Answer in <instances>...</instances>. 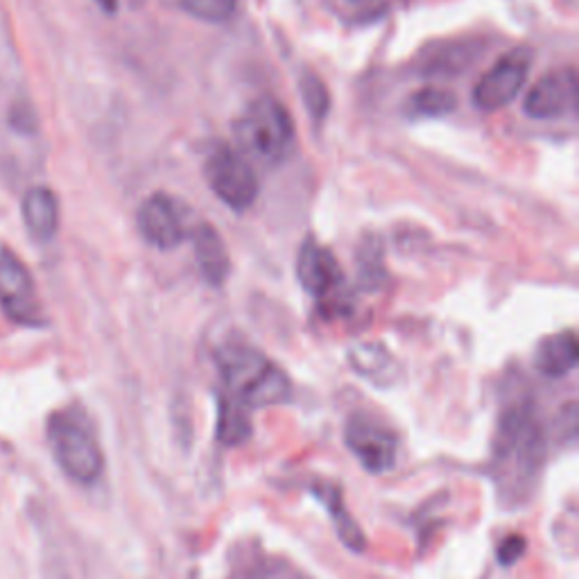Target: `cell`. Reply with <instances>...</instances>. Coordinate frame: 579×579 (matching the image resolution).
I'll list each match as a JSON object with an SVG mask.
<instances>
[{
	"label": "cell",
	"instance_id": "8",
	"mask_svg": "<svg viewBox=\"0 0 579 579\" xmlns=\"http://www.w3.org/2000/svg\"><path fill=\"white\" fill-rule=\"evenodd\" d=\"M532 67V54L526 48H516L478 80L474 89V102L485 111H498L507 106L520 89L526 87Z\"/></svg>",
	"mask_w": 579,
	"mask_h": 579
},
{
	"label": "cell",
	"instance_id": "13",
	"mask_svg": "<svg viewBox=\"0 0 579 579\" xmlns=\"http://www.w3.org/2000/svg\"><path fill=\"white\" fill-rule=\"evenodd\" d=\"M579 346L575 331H561L539 342L535 352V367L548 378H561L577 367Z\"/></svg>",
	"mask_w": 579,
	"mask_h": 579
},
{
	"label": "cell",
	"instance_id": "1",
	"mask_svg": "<svg viewBox=\"0 0 579 579\" xmlns=\"http://www.w3.org/2000/svg\"><path fill=\"white\" fill-rule=\"evenodd\" d=\"M546 461V439L532 405H514L498 428L494 478L509 505L524 502L535 491Z\"/></svg>",
	"mask_w": 579,
	"mask_h": 579
},
{
	"label": "cell",
	"instance_id": "20",
	"mask_svg": "<svg viewBox=\"0 0 579 579\" xmlns=\"http://www.w3.org/2000/svg\"><path fill=\"white\" fill-rule=\"evenodd\" d=\"M302 95H304L306 109L313 113V119L324 121V115L328 113V91L315 73L302 75Z\"/></svg>",
	"mask_w": 579,
	"mask_h": 579
},
{
	"label": "cell",
	"instance_id": "14",
	"mask_svg": "<svg viewBox=\"0 0 579 579\" xmlns=\"http://www.w3.org/2000/svg\"><path fill=\"white\" fill-rule=\"evenodd\" d=\"M193 247L202 276L215 287L222 285L231 272V261L222 236L211 224H197L193 231Z\"/></svg>",
	"mask_w": 579,
	"mask_h": 579
},
{
	"label": "cell",
	"instance_id": "18",
	"mask_svg": "<svg viewBox=\"0 0 579 579\" xmlns=\"http://www.w3.org/2000/svg\"><path fill=\"white\" fill-rule=\"evenodd\" d=\"M457 100L450 91L446 89H439V87H428V89H421L417 91L408 106L413 113L417 115H433V119H437V115H446L455 109Z\"/></svg>",
	"mask_w": 579,
	"mask_h": 579
},
{
	"label": "cell",
	"instance_id": "19",
	"mask_svg": "<svg viewBox=\"0 0 579 579\" xmlns=\"http://www.w3.org/2000/svg\"><path fill=\"white\" fill-rule=\"evenodd\" d=\"M184 12L209 23H222L234 17L238 0H180Z\"/></svg>",
	"mask_w": 579,
	"mask_h": 579
},
{
	"label": "cell",
	"instance_id": "11",
	"mask_svg": "<svg viewBox=\"0 0 579 579\" xmlns=\"http://www.w3.org/2000/svg\"><path fill=\"white\" fill-rule=\"evenodd\" d=\"M297 276L302 285L315 297H328L344 281V272L335 258V254L319 245L315 238H308L302 245L297 261Z\"/></svg>",
	"mask_w": 579,
	"mask_h": 579
},
{
	"label": "cell",
	"instance_id": "5",
	"mask_svg": "<svg viewBox=\"0 0 579 579\" xmlns=\"http://www.w3.org/2000/svg\"><path fill=\"white\" fill-rule=\"evenodd\" d=\"M211 191L234 211L250 209L258 197V180L252 163L234 148L217 145L204 165Z\"/></svg>",
	"mask_w": 579,
	"mask_h": 579
},
{
	"label": "cell",
	"instance_id": "17",
	"mask_svg": "<svg viewBox=\"0 0 579 579\" xmlns=\"http://www.w3.org/2000/svg\"><path fill=\"white\" fill-rule=\"evenodd\" d=\"M317 494H319V498L326 502V507H328L331 514H333V524H335V530H337L342 544H344L346 548H352L354 552H363L365 546H367V539H365L363 530L358 528L356 520L349 516V511H346V509L342 507L339 496H337V494L322 491V489H319Z\"/></svg>",
	"mask_w": 579,
	"mask_h": 579
},
{
	"label": "cell",
	"instance_id": "16",
	"mask_svg": "<svg viewBox=\"0 0 579 579\" xmlns=\"http://www.w3.org/2000/svg\"><path fill=\"white\" fill-rule=\"evenodd\" d=\"M252 435V421L247 417V408L234 398L220 400L217 415V439L226 446H238L247 441Z\"/></svg>",
	"mask_w": 579,
	"mask_h": 579
},
{
	"label": "cell",
	"instance_id": "21",
	"mask_svg": "<svg viewBox=\"0 0 579 579\" xmlns=\"http://www.w3.org/2000/svg\"><path fill=\"white\" fill-rule=\"evenodd\" d=\"M526 550H528L526 537L511 535V537H507V539L500 544V548H498V561H500L502 566H511V563H516L520 557L526 555Z\"/></svg>",
	"mask_w": 579,
	"mask_h": 579
},
{
	"label": "cell",
	"instance_id": "3",
	"mask_svg": "<svg viewBox=\"0 0 579 579\" xmlns=\"http://www.w3.org/2000/svg\"><path fill=\"white\" fill-rule=\"evenodd\" d=\"M45 439L50 453L73 482L93 485L104 471V453L93 426L78 405L62 408L48 417Z\"/></svg>",
	"mask_w": 579,
	"mask_h": 579
},
{
	"label": "cell",
	"instance_id": "22",
	"mask_svg": "<svg viewBox=\"0 0 579 579\" xmlns=\"http://www.w3.org/2000/svg\"><path fill=\"white\" fill-rule=\"evenodd\" d=\"M352 3H367V0H352Z\"/></svg>",
	"mask_w": 579,
	"mask_h": 579
},
{
	"label": "cell",
	"instance_id": "4",
	"mask_svg": "<svg viewBox=\"0 0 579 579\" xmlns=\"http://www.w3.org/2000/svg\"><path fill=\"white\" fill-rule=\"evenodd\" d=\"M236 150L261 165L281 163L295 141V123L276 98L254 100L234 123Z\"/></svg>",
	"mask_w": 579,
	"mask_h": 579
},
{
	"label": "cell",
	"instance_id": "9",
	"mask_svg": "<svg viewBox=\"0 0 579 579\" xmlns=\"http://www.w3.org/2000/svg\"><path fill=\"white\" fill-rule=\"evenodd\" d=\"M141 236L159 250L177 247L186 238V224L177 202L165 193L150 195L139 209Z\"/></svg>",
	"mask_w": 579,
	"mask_h": 579
},
{
	"label": "cell",
	"instance_id": "12",
	"mask_svg": "<svg viewBox=\"0 0 579 579\" xmlns=\"http://www.w3.org/2000/svg\"><path fill=\"white\" fill-rule=\"evenodd\" d=\"M28 234L37 243H48L60 231V200L48 186H34L26 193L21 204Z\"/></svg>",
	"mask_w": 579,
	"mask_h": 579
},
{
	"label": "cell",
	"instance_id": "7",
	"mask_svg": "<svg viewBox=\"0 0 579 579\" xmlns=\"http://www.w3.org/2000/svg\"><path fill=\"white\" fill-rule=\"evenodd\" d=\"M344 441L369 474H387L396 465L398 437L372 415L358 413L346 421Z\"/></svg>",
	"mask_w": 579,
	"mask_h": 579
},
{
	"label": "cell",
	"instance_id": "15",
	"mask_svg": "<svg viewBox=\"0 0 579 579\" xmlns=\"http://www.w3.org/2000/svg\"><path fill=\"white\" fill-rule=\"evenodd\" d=\"M352 367L376 385H389L396 378V363L380 344H358L349 352Z\"/></svg>",
	"mask_w": 579,
	"mask_h": 579
},
{
	"label": "cell",
	"instance_id": "10",
	"mask_svg": "<svg viewBox=\"0 0 579 579\" xmlns=\"http://www.w3.org/2000/svg\"><path fill=\"white\" fill-rule=\"evenodd\" d=\"M577 106V73L575 69L552 71L541 78L528 93L524 111L530 119L552 121L572 113Z\"/></svg>",
	"mask_w": 579,
	"mask_h": 579
},
{
	"label": "cell",
	"instance_id": "2",
	"mask_svg": "<svg viewBox=\"0 0 579 579\" xmlns=\"http://www.w3.org/2000/svg\"><path fill=\"white\" fill-rule=\"evenodd\" d=\"M217 367L231 398L245 408H270L290 400V378L261 352L245 344H231L217 354Z\"/></svg>",
	"mask_w": 579,
	"mask_h": 579
},
{
	"label": "cell",
	"instance_id": "6",
	"mask_svg": "<svg viewBox=\"0 0 579 579\" xmlns=\"http://www.w3.org/2000/svg\"><path fill=\"white\" fill-rule=\"evenodd\" d=\"M0 308L19 326H43L45 315L34 278L10 247H0Z\"/></svg>",
	"mask_w": 579,
	"mask_h": 579
}]
</instances>
